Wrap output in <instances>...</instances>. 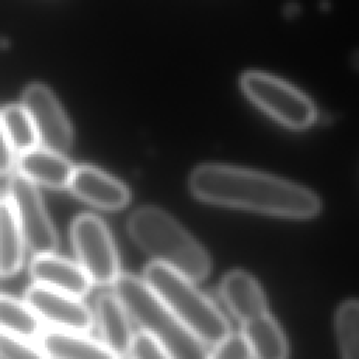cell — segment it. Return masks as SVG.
<instances>
[{
	"instance_id": "obj_1",
	"label": "cell",
	"mask_w": 359,
	"mask_h": 359,
	"mask_svg": "<svg viewBox=\"0 0 359 359\" xmlns=\"http://www.w3.org/2000/svg\"><path fill=\"white\" fill-rule=\"evenodd\" d=\"M192 195L210 205L289 219H309L321 209L318 196L294 182L255 170L201 164L188 180Z\"/></svg>"
},
{
	"instance_id": "obj_2",
	"label": "cell",
	"mask_w": 359,
	"mask_h": 359,
	"mask_svg": "<svg viewBox=\"0 0 359 359\" xmlns=\"http://www.w3.org/2000/svg\"><path fill=\"white\" fill-rule=\"evenodd\" d=\"M133 243L153 261L164 264L194 282L203 280L212 268L208 251L168 212L157 206L135 209L126 223Z\"/></svg>"
},
{
	"instance_id": "obj_3",
	"label": "cell",
	"mask_w": 359,
	"mask_h": 359,
	"mask_svg": "<svg viewBox=\"0 0 359 359\" xmlns=\"http://www.w3.org/2000/svg\"><path fill=\"white\" fill-rule=\"evenodd\" d=\"M112 289L140 331L172 359H210L206 344L167 307L143 278L122 272Z\"/></svg>"
},
{
	"instance_id": "obj_4",
	"label": "cell",
	"mask_w": 359,
	"mask_h": 359,
	"mask_svg": "<svg viewBox=\"0 0 359 359\" xmlns=\"http://www.w3.org/2000/svg\"><path fill=\"white\" fill-rule=\"evenodd\" d=\"M143 280L206 345L217 346L231 335L226 316L192 279L151 261L143 271Z\"/></svg>"
},
{
	"instance_id": "obj_5",
	"label": "cell",
	"mask_w": 359,
	"mask_h": 359,
	"mask_svg": "<svg viewBox=\"0 0 359 359\" xmlns=\"http://www.w3.org/2000/svg\"><path fill=\"white\" fill-rule=\"evenodd\" d=\"M70 240L77 262L93 283L112 286L122 272L118 250L108 226L94 213H81L72 222Z\"/></svg>"
},
{
	"instance_id": "obj_6",
	"label": "cell",
	"mask_w": 359,
	"mask_h": 359,
	"mask_svg": "<svg viewBox=\"0 0 359 359\" xmlns=\"http://www.w3.org/2000/svg\"><path fill=\"white\" fill-rule=\"evenodd\" d=\"M241 88L255 105L287 128L304 129L316 119L313 102L275 76L248 72L241 77Z\"/></svg>"
},
{
	"instance_id": "obj_7",
	"label": "cell",
	"mask_w": 359,
	"mask_h": 359,
	"mask_svg": "<svg viewBox=\"0 0 359 359\" xmlns=\"http://www.w3.org/2000/svg\"><path fill=\"white\" fill-rule=\"evenodd\" d=\"M7 188V198L15 212L25 247L34 254L55 252L59 238L38 185L17 172L10 177Z\"/></svg>"
},
{
	"instance_id": "obj_8",
	"label": "cell",
	"mask_w": 359,
	"mask_h": 359,
	"mask_svg": "<svg viewBox=\"0 0 359 359\" xmlns=\"http://www.w3.org/2000/svg\"><path fill=\"white\" fill-rule=\"evenodd\" d=\"M24 300L52 328L87 334L94 325V313L81 297L34 283L25 289Z\"/></svg>"
},
{
	"instance_id": "obj_9",
	"label": "cell",
	"mask_w": 359,
	"mask_h": 359,
	"mask_svg": "<svg viewBox=\"0 0 359 359\" xmlns=\"http://www.w3.org/2000/svg\"><path fill=\"white\" fill-rule=\"evenodd\" d=\"M21 105L29 114L39 144L65 153L73 143L72 125L53 93L43 84H29L21 97Z\"/></svg>"
},
{
	"instance_id": "obj_10",
	"label": "cell",
	"mask_w": 359,
	"mask_h": 359,
	"mask_svg": "<svg viewBox=\"0 0 359 359\" xmlns=\"http://www.w3.org/2000/svg\"><path fill=\"white\" fill-rule=\"evenodd\" d=\"M67 189L77 199L101 210H121L130 202V191L125 182L94 165H76Z\"/></svg>"
},
{
	"instance_id": "obj_11",
	"label": "cell",
	"mask_w": 359,
	"mask_h": 359,
	"mask_svg": "<svg viewBox=\"0 0 359 359\" xmlns=\"http://www.w3.org/2000/svg\"><path fill=\"white\" fill-rule=\"evenodd\" d=\"M29 275L34 283L84 297L94 286L88 273L77 262L55 252L35 254L29 264Z\"/></svg>"
},
{
	"instance_id": "obj_12",
	"label": "cell",
	"mask_w": 359,
	"mask_h": 359,
	"mask_svg": "<svg viewBox=\"0 0 359 359\" xmlns=\"http://www.w3.org/2000/svg\"><path fill=\"white\" fill-rule=\"evenodd\" d=\"M15 164L21 175L49 189H67L76 167L65 153L41 144L17 154Z\"/></svg>"
},
{
	"instance_id": "obj_13",
	"label": "cell",
	"mask_w": 359,
	"mask_h": 359,
	"mask_svg": "<svg viewBox=\"0 0 359 359\" xmlns=\"http://www.w3.org/2000/svg\"><path fill=\"white\" fill-rule=\"evenodd\" d=\"M94 321L100 331L101 341L119 358L129 355L135 334L132 318L122 302L112 293H102L94 306Z\"/></svg>"
},
{
	"instance_id": "obj_14",
	"label": "cell",
	"mask_w": 359,
	"mask_h": 359,
	"mask_svg": "<svg viewBox=\"0 0 359 359\" xmlns=\"http://www.w3.org/2000/svg\"><path fill=\"white\" fill-rule=\"evenodd\" d=\"M219 290L223 303L240 323L268 313L259 283L245 271L234 269L226 273L220 282Z\"/></svg>"
},
{
	"instance_id": "obj_15",
	"label": "cell",
	"mask_w": 359,
	"mask_h": 359,
	"mask_svg": "<svg viewBox=\"0 0 359 359\" xmlns=\"http://www.w3.org/2000/svg\"><path fill=\"white\" fill-rule=\"evenodd\" d=\"M39 345L48 359H119L102 341L84 332L63 330H43Z\"/></svg>"
},
{
	"instance_id": "obj_16",
	"label": "cell",
	"mask_w": 359,
	"mask_h": 359,
	"mask_svg": "<svg viewBox=\"0 0 359 359\" xmlns=\"http://www.w3.org/2000/svg\"><path fill=\"white\" fill-rule=\"evenodd\" d=\"M251 359H286V338L269 313L241 323V332Z\"/></svg>"
},
{
	"instance_id": "obj_17",
	"label": "cell",
	"mask_w": 359,
	"mask_h": 359,
	"mask_svg": "<svg viewBox=\"0 0 359 359\" xmlns=\"http://www.w3.org/2000/svg\"><path fill=\"white\" fill-rule=\"evenodd\" d=\"M25 241L8 198H0V278L14 276L24 262Z\"/></svg>"
},
{
	"instance_id": "obj_18",
	"label": "cell",
	"mask_w": 359,
	"mask_h": 359,
	"mask_svg": "<svg viewBox=\"0 0 359 359\" xmlns=\"http://www.w3.org/2000/svg\"><path fill=\"white\" fill-rule=\"evenodd\" d=\"M0 331L25 339H39L42 320L25 300L0 293Z\"/></svg>"
},
{
	"instance_id": "obj_19",
	"label": "cell",
	"mask_w": 359,
	"mask_h": 359,
	"mask_svg": "<svg viewBox=\"0 0 359 359\" xmlns=\"http://www.w3.org/2000/svg\"><path fill=\"white\" fill-rule=\"evenodd\" d=\"M0 114L7 137L15 154L39 146L34 122L22 105H7Z\"/></svg>"
},
{
	"instance_id": "obj_20",
	"label": "cell",
	"mask_w": 359,
	"mask_h": 359,
	"mask_svg": "<svg viewBox=\"0 0 359 359\" xmlns=\"http://www.w3.org/2000/svg\"><path fill=\"white\" fill-rule=\"evenodd\" d=\"M335 332L342 359H359V300H346L339 306Z\"/></svg>"
},
{
	"instance_id": "obj_21",
	"label": "cell",
	"mask_w": 359,
	"mask_h": 359,
	"mask_svg": "<svg viewBox=\"0 0 359 359\" xmlns=\"http://www.w3.org/2000/svg\"><path fill=\"white\" fill-rule=\"evenodd\" d=\"M0 359H48L29 339L0 331Z\"/></svg>"
},
{
	"instance_id": "obj_22",
	"label": "cell",
	"mask_w": 359,
	"mask_h": 359,
	"mask_svg": "<svg viewBox=\"0 0 359 359\" xmlns=\"http://www.w3.org/2000/svg\"><path fill=\"white\" fill-rule=\"evenodd\" d=\"M129 355L132 359H172L154 339L143 331L135 334Z\"/></svg>"
},
{
	"instance_id": "obj_23",
	"label": "cell",
	"mask_w": 359,
	"mask_h": 359,
	"mask_svg": "<svg viewBox=\"0 0 359 359\" xmlns=\"http://www.w3.org/2000/svg\"><path fill=\"white\" fill-rule=\"evenodd\" d=\"M210 359H251V355L243 337L231 334L226 341L215 346Z\"/></svg>"
},
{
	"instance_id": "obj_24",
	"label": "cell",
	"mask_w": 359,
	"mask_h": 359,
	"mask_svg": "<svg viewBox=\"0 0 359 359\" xmlns=\"http://www.w3.org/2000/svg\"><path fill=\"white\" fill-rule=\"evenodd\" d=\"M15 160H17L15 151L10 144V140L7 137V133L1 121V114H0V177L11 174Z\"/></svg>"
},
{
	"instance_id": "obj_25",
	"label": "cell",
	"mask_w": 359,
	"mask_h": 359,
	"mask_svg": "<svg viewBox=\"0 0 359 359\" xmlns=\"http://www.w3.org/2000/svg\"><path fill=\"white\" fill-rule=\"evenodd\" d=\"M119 359H132V358H130V355H125V356H121Z\"/></svg>"
}]
</instances>
